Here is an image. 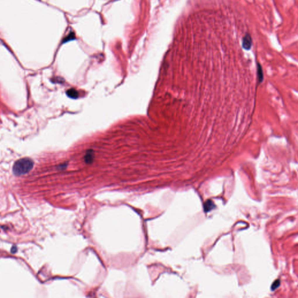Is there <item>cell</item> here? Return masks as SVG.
<instances>
[{"label":"cell","instance_id":"6da1fadb","mask_svg":"<svg viewBox=\"0 0 298 298\" xmlns=\"http://www.w3.org/2000/svg\"><path fill=\"white\" fill-rule=\"evenodd\" d=\"M34 162L29 158H23L16 161L13 167V172L15 175L20 176L28 173L33 167Z\"/></svg>","mask_w":298,"mask_h":298},{"label":"cell","instance_id":"7a4b0ae2","mask_svg":"<svg viewBox=\"0 0 298 298\" xmlns=\"http://www.w3.org/2000/svg\"><path fill=\"white\" fill-rule=\"evenodd\" d=\"M252 45V39L249 34H246L242 39V47L246 50H249Z\"/></svg>","mask_w":298,"mask_h":298},{"label":"cell","instance_id":"3957f363","mask_svg":"<svg viewBox=\"0 0 298 298\" xmlns=\"http://www.w3.org/2000/svg\"><path fill=\"white\" fill-rule=\"evenodd\" d=\"M215 207L214 203L213 202V201L210 200H208L206 201L204 204V210L205 213H207L211 210H213Z\"/></svg>","mask_w":298,"mask_h":298},{"label":"cell","instance_id":"277c9868","mask_svg":"<svg viewBox=\"0 0 298 298\" xmlns=\"http://www.w3.org/2000/svg\"><path fill=\"white\" fill-rule=\"evenodd\" d=\"M94 158L93 151L92 150L88 151L86 155H85V161L87 164H90L92 162Z\"/></svg>","mask_w":298,"mask_h":298},{"label":"cell","instance_id":"5b68a950","mask_svg":"<svg viewBox=\"0 0 298 298\" xmlns=\"http://www.w3.org/2000/svg\"><path fill=\"white\" fill-rule=\"evenodd\" d=\"M66 95L69 97L71 99H76L79 96L78 92L74 89H69L66 92Z\"/></svg>","mask_w":298,"mask_h":298},{"label":"cell","instance_id":"8992f818","mask_svg":"<svg viewBox=\"0 0 298 298\" xmlns=\"http://www.w3.org/2000/svg\"><path fill=\"white\" fill-rule=\"evenodd\" d=\"M257 72H258V76L259 81H260V82H261L263 81V71H262L261 66L258 64Z\"/></svg>","mask_w":298,"mask_h":298},{"label":"cell","instance_id":"52a82bcc","mask_svg":"<svg viewBox=\"0 0 298 298\" xmlns=\"http://www.w3.org/2000/svg\"><path fill=\"white\" fill-rule=\"evenodd\" d=\"M280 285V281L279 280H276L272 285L271 286V289L273 291H274Z\"/></svg>","mask_w":298,"mask_h":298},{"label":"cell","instance_id":"ba28073f","mask_svg":"<svg viewBox=\"0 0 298 298\" xmlns=\"http://www.w3.org/2000/svg\"><path fill=\"white\" fill-rule=\"evenodd\" d=\"M16 250H17V248H16V246H13V248L11 249L12 253H15L16 251Z\"/></svg>","mask_w":298,"mask_h":298}]
</instances>
